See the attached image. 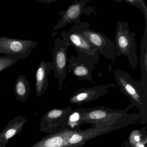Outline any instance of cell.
<instances>
[{"label":"cell","mask_w":147,"mask_h":147,"mask_svg":"<svg viewBox=\"0 0 147 147\" xmlns=\"http://www.w3.org/2000/svg\"><path fill=\"white\" fill-rule=\"evenodd\" d=\"M80 118V114L78 112L73 113L69 117L68 123H69V125L71 126L72 124H77L79 123Z\"/></svg>","instance_id":"cell-20"},{"label":"cell","mask_w":147,"mask_h":147,"mask_svg":"<svg viewBox=\"0 0 147 147\" xmlns=\"http://www.w3.org/2000/svg\"><path fill=\"white\" fill-rule=\"evenodd\" d=\"M133 143L138 142L140 141V135L137 133V134H134L133 135V138H131V139H133Z\"/></svg>","instance_id":"cell-21"},{"label":"cell","mask_w":147,"mask_h":147,"mask_svg":"<svg viewBox=\"0 0 147 147\" xmlns=\"http://www.w3.org/2000/svg\"><path fill=\"white\" fill-rule=\"evenodd\" d=\"M129 5L136 7L141 9L143 13L145 22V27H147V7L145 1L143 0H124Z\"/></svg>","instance_id":"cell-19"},{"label":"cell","mask_w":147,"mask_h":147,"mask_svg":"<svg viewBox=\"0 0 147 147\" xmlns=\"http://www.w3.org/2000/svg\"><path fill=\"white\" fill-rule=\"evenodd\" d=\"M14 93L18 100L25 102L30 93V88L27 77L24 75L20 76L15 82Z\"/></svg>","instance_id":"cell-17"},{"label":"cell","mask_w":147,"mask_h":147,"mask_svg":"<svg viewBox=\"0 0 147 147\" xmlns=\"http://www.w3.org/2000/svg\"><path fill=\"white\" fill-rule=\"evenodd\" d=\"M116 87L115 84L112 83L100 85L90 88H81L73 92L69 102L73 104L80 105L85 102L93 101L107 93L109 88Z\"/></svg>","instance_id":"cell-10"},{"label":"cell","mask_w":147,"mask_h":147,"mask_svg":"<svg viewBox=\"0 0 147 147\" xmlns=\"http://www.w3.org/2000/svg\"><path fill=\"white\" fill-rule=\"evenodd\" d=\"M20 59L18 57L0 56V73L13 66Z\"/></svg>","instance_id":"cell-18"},{"label":"cell","mask_w":147,"mask_h":147,"mask_svg":"<svg viewBox=\"0 0 147 147\" xmlns=\"http://www.w3.org/2000/svg\"><path fill=\"white\" fill-rule=\"evenodd\" d=\"M114 75L117 84L120 87L119 90L134 103L142 106L147 92L141 82L133 79L129 73L120 69L116 70Z\"/></svg>","instance_id":"cell-4"},{"label":"cell","mask_w":147,"mask_h":147,"mask_svg":"<svg viewBox=\"0 0 147 147\" xmlns=\"http://www.w3.org/2000/svg\"><path fill=\"white\" fill-rule=\"evenodd\" d=\"M28 119L22 116H17L13 119L0 133V146L7 144L9 140L22 132Z\"/></svg>","instance_id":"cell-14"},{"label":"cell","mask_w":147,"mask_h":147,"mask_svg":"<svg viewBox=\"0 0 147 147\" xmlns=\"http://www.w3.org/2000/svg\"><path fill=\"white\" fill-rule=\"evenodd\" d=\"M52 62L42 60L36 72L35 76V88L38 97L42 96L49 87L48 77L51 73Z\"/></svg>","instance_id":"cell-13"},{"label":"cell","mask_w":147,"mask_h":147,"mask_svg":"<svg viewBox=\"0 0 147 147\" xmlns=\"http://www.w3.org/2000/svg\"><path fill=\"white\" fill-rule=\"evenodd\" d=\"M140 65L142 72L141 83L144 90H147V27H145L141 42Z\"/></svg>","instance_id":"cell-16"},{"label":"cell","mask_w":147,"mask_h":147,"mask_svg":"<svg viewBox=\"0 0 147 147\" xmlns=\"http://www.w3.org/2000/svg\"><path fill=\"white\" fill-rule=\"evenodd\" d=\"M6 145V144H4V145H2L1 147H5Z\"/></svg>","instance_id":"cell-23"},{"label":"cell","mask_w":147,"mask_h":147,"mask_svg":"<svg viewBox=\"0 0 147 147\" xmlns=\"http://www.w3.org/2000/svg\"><path fill=\"white\" fill-rule=\"evenodd\" d=\"M113 127H106L85 131H76L68 140L65 147H80L86 141L106 132Z\"/></svg>","instance_id":"cell-15"},{"label":"cell","mask_w":147,"mask_h":147,"mask_svg":"<svg viewBox=\"0 0 147 147\" xmlns=\"http://www.w3.org/2000/svg\"><path fill=\"white\" fill-rule=\"evenodd\" d=\"M77 57L71 56L68 59L67 66L68 74H71L78 80H86L94 82L92 72L99 60V53L88 55L83 52H78Z\"/></svg>","instance_id":"cell-2"},{"label":"cell","mask_w":147,"mask_h":147,"mask_svg":"<svg viewBox=\"0 0 147 147\" xmlns=\"http://www.w3.org/2000/svg\"><path fill=\"white\" fill-rule=\"evenodd\" d=\"M76 131L69 129L58 130L50 133L30 147H65L69 138Z\"/></svg>","instance_id":"cell-12"},{"label":"cell","mask_w":147,"mask_h":147,"mask_svg":"<svg viewBox=\"0 0 147 147\" xmlns=\"http://www.w3.org/2000/svg\"><path fill=\"white\" fill-rule=\"evenodd\" d=\"M38 44V43L36 41L0 37V54L25 60Z\"/></svg>","instance_id":"cell-5"},{"label":"cell","mask_w":147,"mask_h":147,"mask_svg":"<svg viewBox=\"0 0 147 147\" xmlns=\"http://www.w3.org/2000/svg\"><path fill=\"white\" fill-rule=\"evenodd\" d=\"M123 113L113 111L108 109H95L80 114L79 123H109L116 122Z\"/></svg>","instance_id":"cell-11"},{"label":"cell","mask_w":147,"mask_h":147,"mask_svg":"<svg viewBox=\"0 0 147 147\" xmlns=\"http://www.w3.org/2000/svg\"><path fill=\"white\" fill-rule=\"evenodd\" d=\"M0 147H1V146H0Z\"/></svg>","instance_id":"cell-24"},{"label":"cell","mask_w":147,"mask_h":147,"mask_svg":"<svg viewBox=\"0 0 147 147\" xmlns=\"http://www.w3.org/2000/svg\"><path fill=\"white\" fill-rule=\"evenodd\" d=\"M136 36L134 32H131L127 22L117 21L115 34V55L125 56L133 69H136L138 63Z\"/></svg>","instance_id":"cell-1"},{"label":"cell","mask_w":147,"mask_h":147,"mask_svg":"<svg viewBox=\"0 0 147 147\" xmlns=\"http://www.w3.org/2000/svg\"><path fill=\"white\" fill-rule=\"evenodd\" d=\"M69 44L65 40L57 38L55 41L54 49L51 50L53 61L52 69L54 76L58 80V90H61L63 82L67 75V53Z\"/></svg>","instance_id":"cell-6"},{"label":"cell","mask_w":147,"mask_h":147,"mask_svg":"<svg viewBox=\"0 0 147 147\" xmlns=\"http://www.w3.org/2000/svg\"><path fill=\"white\" fill-rule=\"evenodd\" d=\"M66 109H54L47 111L42 117L39 130L42 132L51 133L61 129L66 122L69 114Z\"/></svg>","instance_id":"cell-9"},{"label":"cell","mask_w":147,"mask_h":147,"mask_svg":"<svg viewBox=\"0 0 147 147\" xmlns=\"http://www.w3.org/2000/svg\"><path fill=\"white\" fill-rule=\"evenodd\" d=\"M82 36L97 51V52L109 60L116 61L115 45L107 36L101 32L89 29L90 24L81 22Z\"/></svg>","instance_id":"cell-3"},{"label":"cell","mask_w":147,"mask_h":147,"mask_svg":"<svg viewBox=\"0 0 147 147\" xmlns=\"http://www.w3.org/2000/svg\"><path fill=\"white\" fill-rule=\"evenodd\" d=\"M81 29V23L75 24L67 31H64L61 33V38L65 40L69 46H72L77 53L82 52L88 55H95L98 52L82 36Z\"/></svg>","instance_id":"cell-8"},{"label":"cell","mask_w":147,"mask_h":147,"mask_svg":"<svg viewBox=\"0 0 147 147\" xmlns=\"http://www.w3.org/2000/svg\"><path fill=\"white\" fill-rule=\"evenodd\" d=\"M90 1L89 0H76L68 7L66 11L60 12L61 18L54 26L53 29L55 31L58 30L72 23L79 24L82 22L80 18L83 14L88 16L93 13L94 15H96L97 13L94 7H86L87 3Z\"/></svg>","instance_id":"cell-7"},{"label":"cell","mask_w":147,"mask_h":147,"mask_svg":"<svg viewBox=\"0 0 147 147\" xmlns=\"http://www.w3.org/2000/svg\"><path fill=\"white\" fill-rule=\"evenodd\" d=\"M37 1H38L39 2H42V3H45L46 4H51V3H52V2H55V1H56V0H54V1H53V0H42V1H41V0H39V1H37Z\"/></svg>","instance_id":"cell-22"}]
</instances>
